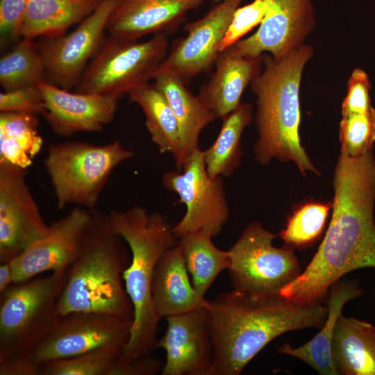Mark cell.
I'll return each mask as SVG.
<instances>
[{"label": "cell", "mask_w": 375, "mask_h": 375, "mask_svg": "<svg viewBox=\"0 0 375 375\" xmlns=\"http://www.w3.org/2000/svg\"><path fill=\"white\" fill-rule=\"evenodd\" d=\"M333 213L317 252L280 294L304 304L326 303L331 285L347 274L375 268V158L340 154L334 172Z\"/></svg>", "instance_id": "obj_1"}, {"label": "cell", "mask_w": 375, "mask_h": 375, "mask_svg": "<svg viewBox=\"0 0 375 375\" xmlns=\"http://www.w3.org/2000/svg\"><path fill=\"white\" fill-rule=\"evenodd\" d=\"M213 349L210 375H239L270 342L292 331L320 328L328 308L304 304L279 294L255 296L232 290L208 301Z\"/></svg>", "instance_id": "obj_2"}, {"label": "cell", "mask_w": 375, "mask_h": 375, "mask_svg": "<svg viewBox=\"0 0 375 375\" xmlns=\"http://www.w3.org/2000/svg\"><path fill=\"white\" fill-rule=\"evenodd\" d=\"M312 54V47L306 44L278 60L262 54V69L251 83L257 106L256 160L262 165L274 158L292 161L304 176L310 172L319 174L299 135L300 85L303 69Z\"/></svg>", "instance_id": "obj_3"}, {"label": "cell", "mask_w": 375, "mask_h": 375, "mask_svg": "<svg viewBox=\"0 0 375 375\" xmlns=\"http://www.w3.org/2000/svg\"><path fill=\"white\" fill-rule=\"evenodd\" d=\"M115 231L128 245L131 259L123 274L124 287L133 308L130 340L119 363H125L158 349L157 315L151 294L156 266L177 244L172 226L160 212L142 206L108 212Z\"/></svg>", "instance_id": "obj_4"}, {"label": "cell", "mask_w": 375, "mask_h": 375, "mask_svg": "<svg viewBox=\"0 0 375 375\" xmlns=\"http://www.w3.org/2000/svg\"><path fill=\"white\" fill-rule=\"evenodd\" d=\"M124 242L108 213L92 210L81 250L67 269L59 300L62 315L96 312L133 320V305L122 283L130 263Z\"/></svg>", "instance_id": "obj_5"}, {"label": "cell", "mask_w": 375, "mask_h": 375, "mask_svg": "<svg viewBox=\"0 0 375 375\" xmlns=\"http://www.w3.org/2000/svg\"><path fill=\"white\" fill-rule=\"evenodd\" d=\"M67 272L35 276L0 292V360L26 357L58 322Z\"/></svg>", "instance_id": "obj_6"}, {"label": "cell", "mask_w": 375, "mask_h": 375, "mask_svg": "<svg viewBox=\"0 0 375 375\" xmlns=\"http://www.w3.org/2000/svg\"><path fill=\"white\" fill-rule=\"evenodd\" d=\"M134 156L119 141L97 145L66 141L49 145L44 167L53 189L56 205L90 210L97 208L101 194L113 170Z\"/></svg>", "instance_id": "obj_7"}, {"label": "cell", "mask_w": 375, "mask_h": 375, "mask_svg": "<svg viewBox=\"0 0 375 375\" xmlns=\"http://www.w3.org/2000/svg\"><path fill=\"white\" fill-rule=\"evenodd\" d=\"M167 51L164 33L142 42L109 35L87 66L76 92L117 100L149 83Z\"/></svg>", "instance_id": "obj_8"}, {"label": "cell", "mask_w": 375, "mask_h": 375, "mask_svg": "<svg viewBox=\"0 0 375 375\" xmlns=\"http://www.w3.org/2000/svg\"><path fill=\"white\" fill-rule=\"evenodd\" d=\"M278 236L259 222L245 227L228 250L232 290L255 296L279 294L301 273L292 248L274 246Z\"/></svg>", "instance_id": "obj_9"}, {"label": "cell", "mask_w": 375, "mask_h": 375, "mask_svg": "<svg viewBox=\"0 0 375 375\" xmlns=\"http://www.w3.org/2000/svg\"><path fill=\"white\" fill-rule=\"evenodd\" d=\"M163 185L176 193L186 210L172 231L178 239L192 232L203 231L217 236L227 222L230 209L222 177L211 178L206 170L204 152L194 151L181 171H169L162 177Z\"/></svg>", "instance_id": "obj_10"}, {"label": "cell", "mask_w": 375, "mask_h": 375, "mask_svg": "<svg viewBox=\"0 0 375 375\" xmlns=\"http://www.w3.org/2000/svg\"><path fill=\"white\" fill-rule=\"evenodd\" d=\"M133 320L96 312H72L56 326L26 355L33 364L76 356L104 347L124 349Z\"/></svg>", "instance_id": "obj_11"}, {"label": "cell", "mask_w": 375, "mask_h": 375, "mask_svg": "<svg viewBox=\"0 0 375 375\" xmlns=\"http://www.w3.org/2000/svg\"><path fill=\"white\" fill-rule=\"evenodd\" d=\"M26 169L0 161V262H10L50 230L31 192Z\"/></svg>", "instance_id": "obj_12"}, {"label": "cell", "mask_w": 375, "mask_h": 375, "mask_svg": "<svg viewBox=\"0 0 375 375\" xmlns=\"http://www.w3.org/2000/svg\"><path fill=\"white\" fill-rule=\"evenodd\" d=\"M119 0H104L89 17L69 33L44 38L38 44L45 68V81L70 90L101 47L110 16Z\"/></svg>", "instance_id": "obj_13"}, {"label": "cell", "mask_w": 375, "mask_h": 375, "mask_svg": "<svg viewBox=\"0 0 375 375\" xmlns=\"http://www.w3.org/2000/svg\"><path fill=\"white\" fill-rule=\"evenodd\" d=\"M242 1L222 0L203 17L188 24L185 36L174 44L156 74H169L186 83L210 69L233 13Z\"/></svg>", "instance_id": "obj_14"}, {"label": "cell", "mask_w": 375, "mask_h": 375, "mask_svg": "<svg viewBox=\"0 0 375 375\" xmlns=\"http://www.w3.org/2000/svg\"><path fill=\"white\" fill-rule=\"evenodd\" d=\"M267 10L255 33L228 49L244 57L269 53L281 59L305 44L316 26L312 0H267ZM228 49V48H227Z\"/></svg>", "instance_id": "obj_15"}, {"label": "cell", "mask_w": 375, "mask_h": 375, "mask_svg": "<svg viewBox=\"0 0 375 375\" xmlns=\"http://www.w3.org/2000/svg\"><path fill=\"white\" fill-rule=\"evenodd\" d=\"M91 216L92 210L74 206L51 223L44 237L10 262L15 283L46 272L67 269L81 250Z\"/></svg>", "instance_id": "obj_16"}, {"label": "cell", "mask_w": 375, "mask_h": 375, "mask_svg": "<svg viewBox=\"0 0 375 375\" xmlns=\"http://www.w3.org/2000/svg\"><path fill=\"white\" fill-rule=\"evenodd\" d=\"M167 328L158 342L165 351L162 375H210L213 349L206 307L169 316Z\"/></svg>", "instance_id": "obj_17"}, {"label": "cell", "mask_w": 375, "mask_h": 375, "mask_svg": "<svg viewBox=\"0 0 375 375\" xmlns=\"http://www.w3.org/2000/svg\"><path fill=\"white\" fill-rule=\"evenodd\" d=\"M38 86L44 103L42 115L58 135L67 137L79 132H98L115 117L117 107L115 99L72 92L47 81Z\"/></svg>", "instance_id": "obj_18"}, {"label": "cell", "mask_w": 375, "mask_h": 375, "mask_svg": "<svg viewBox=\"0 0 375 375\" xmlns=\"http://www.w3.org/2000/svg\"><path fill=\"white\" fill-rule=\"evenodd\" d=\"M208 0H119L107 24L109 35L139 40L176 28Z\"/></svg>", "instance_id": "obj_19"}, {"label": "cell", "mask_w": 375, "mask_h": 375, "mask_svg": "<svg viewBox=\"0 0 375 375\" xmlns=\"http://www.w3.org/2000/svg\"><path fill=\"white\" fill-rule=\"evenodd\" d=\"M215 64L198 95L217 118H223L239 106L244 89L260 73L262 55L244 57L228 48L219 53Z\"/></svg>", "instance_id": "obj_20"}, {"label": "cell", "mask_w": 375, "mask_h": 375, "mask_svg": "<svg viewBox=\"0 0 375 375\" xmlns=\"http://www.w3.org/2000/svg\"><path fill=\"white\" fill-rule=\"evenodd\" d=\"M151 294L160 319L207 307L209 301L190 283L183 253L178 244L158 260Z\"/></svg>", "instance_id": "obj_21"}, {"label": "cell", "mask_w": 375, "mask_h": 375, "mask_svg": "<svg viewBox=\"0 0 375 375\" xmlns=\"http://www.w3.org/2000/svg\"><path fill=\"white\" fill-rule=\"evenodd\" d=\"M363 294V289L356 281L340 279L334 283L326 301L328 313L319 331L312 338L297 347L285 343L278 349V353L299 359L321 375H338L331 356V343L336 322L342 313L344 305Z\"/></svg>", "instance_id": "obj_22"}, {"label": "cell", "mask_w": 375, "mask_h": 375, "mask_svg": "<svg viewBox=\"0 0 375 375\" xmlns=\"http://www.w3.org/2000/svg\"><path fill=\"white\" fill-rule=\"evenodd\" d=\"M153 80L154 85L167 99L179 126L181 147L175 162L177 169L181 170L186 159L199 149L201 131L217 117L199 95L192 94L185 83L178 77L157 73Z\"/></svg>", "instance_id": "obj_23"}, {"label": "cell", "mask_w": 375, "mask_h": 375, "mask_svg": "<svg viewBox=\"0 0 375 375\" xmlns=\"http://www.w3.org/2000/svg\"><path fill=\"white\" fill-rule=\"evenodd\" d=\"M331 356L338 375H375V325L342 313L335 327Z\"/></svg>", "instance_id": "obj_24"}, {"label": "cell", "mask_w": 375, "mask_h": 375, "mask_svg": "<svg viewBox=\"0 0 375 375\" xmlns=\"http://www.w3.org/2000/svg\"><path fill=\"white\" fill-rule=\"evenodd\" d=\"M104 0H28L22 38H53L92 14Z\"/></svg>", "instance_id": "obj_25"}, {"label": "cell", "mask_w": 375, "mask_h": 375, "mask_svg": "<svg viewBox=\"0 0 375 375\" xmlns=\"http://www.w3.org/2000/svg\"><path fill=\"white\" fill-rule=\"evenodd\" d=\"M145 117V125L152 142L161 153H171L176 160L180 153L179 126L167 99L154 84H146L128 94Z\"/></svg>", "instance_id": "obj_26"}, {"label": "cell", "mask_w": 375, "mask_h": 375, "mask_svg": "<svg viewBox=\"0 0 375 375\" xmlns=\"http://www.w3.org/2000/svg\"><path fill=\"white\" fill-rule=\"evenodd\" d=\"M253 118L250 103L239 106L223 117V124L217 139L204 152L206 170L211 178L228 177L240 165V139L244 128Z\"/></svg>", "instance_id": "obj_27"}, {"label": "cell", "mask_w": 375, "mask_h": 375, "mask_svg": "<svg viewBox=\"0 0 375 375\" xmlns=\"http://www.w3.org/2000/svg\"><path fill=\"white\" fill-rule=\"evenodd\" d=\"M38 115L0 113V161L26 169L43 146Z\"/></svg>", "instance_id": "obj_28"}, {"label": "cell", "mask_w": 375, "mask_h": 375, "mask_svg": "<svg viewBox=\"0 0 375 375\" xmlns=\"http://www.w3.org/2000/svg\"><path fill=\"white\" fill-rule=\"evenodd\" d=\"M212 238L203 231H196L181 237L177 242L192 276V283L204 297L219 274L228 269L231 263L228 251L217 247Z\"/></svg>", "instance_id": "obj_29"}, {"label": "cell", "mask_w": 375, "mask_h": 375, "mask_svg": "<svg viewBox=\"0 0 375 375\" xmlns=\"http://www.w3.org/2000/svg\"><path fill=\"white\" fill-rule=\"evenodd\" d=\"M45 81V68L39 46L24 38L0 60V84L3 91L38 85Z\"/></svg>", "instance_id": "obj_30"}, {"label": "cell", "mask_w": 375, "mask_h": 375, "mask_svg": "<svg viewBox=\"0 0 375 375\" xmlns=\"http://www.w3.org/2000/svg\"><path fill=\"white\" fill-rule=\"evenodd\" d=\"M331 206L317 202L300 206L289 216L278 236L292 249L310 246L323 233Z\"/></svg>", "instance_id": "obj_31"}, {"label": "cell", "mask_w": 375, "mask_h": 375, "mask_svg": "<svg viewBox=\"0 0 375 375\" xmlns=\"http://www.w3.org/2000/svg\"><path fill=\"white\" fill-rule=\"evenodd\" d=\"M124 349L104 347L40 365V375H112Z\"/></svg>", "instance_id": "obj_32"}, {"label": "cell", "mask_w": 375, "mask_h": 375, "mask_svg": "<svg viewBox=\"0 0 375 375\" xmlns=\"http://www.w3.org/2000/svg\"><path fill=\"white\" fill-rule=\"evenodd\" d=\"M341 153L359 157L373 149L375 142V109L342 116L339 127Z\"/></svg>", "instance_id": "obj_33"}, {"label": "cell", "mask_w": 375, "mask_h": 375, "mask_svg": "<svg viewBox=\"0 0 375 375\" xmlns=\"http://www.w3.org/2000/svg\"><path fill=\"white\" fill-rule=\"evenodd\" d=\"M267 10V0H253L244 6H239L233 13L226 33L218 47V51L221 52L233 45L253 27L260 25Z\"/></svg>", "instance_id": "obj_34"}, {"label": "cell", "mask_w": 375, "mask_h": 375, "mask_svg": "<svg viewBox=\"0 0 375 375\" xmlns=\"http://www.w3.org/2000/svg\"><path fill=\"white\" fill-rule=\"evenodd\" d=\"M44 103L38 85L3 91L0 93V112L42 115Z\"/></svg>", "instance_id": "obj_35"}, {"label": "cell", "mask_w": 375, "mask_h": 375, "mask_svg": "<svg viewBox=\"0 0 375 375\" xmlns=\"http://www.w3.org/2000/svg\"><path fill=\"white\" fill-rule=\"evenodd\" d=\"M371 83L367 73L362 69H355L348 81L347 94L342 104V115L363 113L373 106L369 98Z\"/></svg>", "instance_id": "obj_36"}, {"label": "cell", "mask_w": 375, "mask_h": 375, "mask_svg": "<svg viewBox=\"0 0 375 375\" xmlns=\"http://www.w3.org/2000/svg\"><path fill=\"white\" fill-rule=\"evenodd\" d=\"M28 0H0L1 38L15 39L22 36Z\"/></svg>", "instance_id": "obj_37"}, {"label": "cell", "mask_w": 375, "mask_h": 375, "mask_svg": "<svg viewBox=\"0 0 375 375\" xmlns=\"http://www.w3.org/2000/svg\"><path fill=\"white\" fill-rule=\"evenodd\" d=\"M162 367L160 360L151 353L117 364L112 375H154L161 372Z\"/></svg>", "instance_id": "obj_38"}, {"label": "cell", "mask_w": 375, "mask_h": 375, "mask_svg": "<svg viewBox=\"0 0 375 375\" xmlns=\"http://www.w3.org/2000/svg\"><path fill=\"white\" fill-rule=\"evenodd\" d=\"M40 371L26 357L0 360V375H40Z\"/></svg>", "instance_id": "obj_39"}, {"label": "cell", "mask_w": 375, "mask_h": 375, "mask_svg": "<svg viewBox=\"0 0 375 375\" xmlns=\"http://www.w3.org/2000/svg\"><path fill=\"white\" fill-rule=\"evenodd\" d=\"M13 271L10 262L1 263L0 265V292L14 284Z\"/></svg>", "instance_id": "obj_40"}]
</instances>
